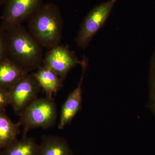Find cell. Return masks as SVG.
Wrapping results in <instances>:
<instances>
[{
  "mask_svg": "<svg viewBox=\"0 0 155 155\" xmlns=\"http://www.w3.org/2000/svg\"><path fill=\"white\" fill-rule=\"evenodd\" d=\"M27 22V30L43 48L49 50L61 44L64 22L58 5L43 4Z\"/></svg>",
  "mask_w": 155,
  "mask_h": 155,
  "instance_id": "6da1fadb",
  "label": "cell"
},
{
  "mask_svg": "<svg viewBox=\"0 0 155 155\" xmlns=\"http://www.w3.org/2000/svg\"><path fill=\"white\" fill-rule=\"evenodd\" d=\"M7 32L8 58L28 72L41 66L43 48L27 29L20 25Z\"/></svg>",
  "mask_w": 155,
  "mask_h": 155,
  "instance_id": "7a4b0ae2",
  "label": "cell"
},
{
  "mask_svg": "<svg viewBox=\"0 0 155 155\" xmlns=\"http://www.w3.org/2000/svg\"><path fill=\"white\" fill-rule=\"evenodd\" d=\"M19 116V122L23 127L22 137H24L31 129H46L54 125L57 118V106L53 98H37Z\"/></svg>",
  "mask_w": 155,
  "mask_h": 155,
  "instance_id": "3957f363",
  "label": "cell"
},
{
  "mask_svg": "<svg viewBox=\"0 0 155 155\" xmlns=\"http://www.w3.org/2000/svg\"><path fill=\"white\" fill-rule=\"evenodd\" d=\"M117 0L101 3L90 11L83 19L75 41L78 48L85 49L97 32L105 24Z\"/></svg>",
  "mask_w": 155,
  "mask_h": 155,
  "instance_id": "277c9868",
  "label": "cell"
},
{
  "mask_svg": "<svg viewBox=\"0 0 155 155\" xmlns=\"http://www.w3.org/2000/svg\"><path fill=\"white\" fill-rule=\"evenodd\" d=\"M43 4V0H7L1 16V26L8 31L27 21Z\"/></svg>",
  "mask_w": 155,
  "mask_h": 155,
  "instance_id": "5b68a950",
  "label": "cell"
},
{
  "mask_svg": "<svg viewBox=\"0 0 155 155\" xmlns=\"http://www.w3.org/2000/svg\"><path fill=\"white\" fill-rule=\"evenodd\" d=\"M41 89L33 74L28 73L19 80L9 91L10 105L15 113L19 116L37 98Z\"/></svg>",
  "mask_w": 155,
  "mask_h": 155,
  "instance_id": "8992f818",
  "label": "cell"
},
{
  "mask_svg": "<svg viewBox=\"0 0 155 155\" xmlns=\"http://www.w3.org/2000/svg\"><path fill=\"white\" fill-rule=\"evenodd\" d=\"M75 52L68 46L59 45L50 49L44 57L42 65L50 68L63 80L70 70L81 64Z\"/></svg>",
  "mask_w": 155,
  "mask_h": 155,
  "instance_id": "52a82bcc",
  "label": "cell"
},
{
  "mask_svg": "<svg viewBox=\"0 0 155 155\" xmlns=\"http://www.w3.org/2000/svg\"><path fill=\"white\" fill-rule=\"evenodd\" d=\"M87 65V59L84 57L80 64L82 69L80 80L77 87L70 93L62 106L60 122L58 126L59 129H64L66 125L71 122L81 109L82 101V85Z\"/></svg>",
  "mask_w": 155,
  "mask_h": 155,
  "instance_id": "ba28073f",
  "label": "cell"
},
{
  "mask_svg": "<svg viewBox=\"0 0 155 155\" xmlns=\"http://www.w3.org/2000/svg\"><path fill=\"white\" fill-rule=\"evenodd\" d=\"M28 73L9 58L4 59L0 62V88L9 91Z\"/></svg>",
  "mask_w": 155,
  "mask_h": 155,
  "instance_id": "9c48e42d",
  "label": "cell"
},
{
  "mask_svg": "<svg viewBox=\"0 0 155 155\" xmlns=\"http://www.w3.org/2000/svg\"><path fill=\"white\" fill-rule=\"evenodd\" d=\"M34 76L41 88L43 90L46 97L52 98L61 88L63 79L50 68L42 65L37 69Z\"/></svg>",
  "mask_w": 155,
  "mask_h": 155,
  "instance_id": "30bf717a",
  "label": "cell"
},
{
  "mask_svg": "<svg viewBox=\"0 0 155 155\" xmlns=\"http://www.w3.org/2000/svg\"><path fill=\"white\" fill-rule=\"evenodd\" d=\"M38 155H73L65 139L55 136H44L39 144Z\"/></svg>",
  "mask_w": 155,
  "mask_h": 155,
  "instance_id": "8fae6325",
  "label": "cell"
},
{
  "mask_svg": "<svg viewBox=\"0 0 155 155\" xmlns=\"http://www.w3.org/2000/svg\"><path fill=\"white\" fill-rule=\"evenodd\" d=\"M21 126L19 122H12L5 110H0V150L17 139Z\"/></svg>",
  "mask_w": 155,
  "mask_h": 155,
  "instance_id": "7c38bea8",
  "label": "cell"
},
{
  "mask_svg": "<svg viewBox=\"0 0 155 155\" xmlns=\"http://www.w3.org/2000/svg\"><path fill=\"white\" fill-rule=\"evenodd\" d=\"M39 144L34 139L26 137L16 140L2 150L0 155H38Z\"/></svg>",
  "mask_w": 155,
  "mask_h": 155,
  "instance_id": "4fadbf2b",
  "label": "cell"
},
{
  "mask_svg": "<svg viewBox=\"0 0 155 155\" xmlns=\"http://www.w3.org/2000/svg\"><path fill=\"white\" fill-rule=\"evenodd\" d=\"M148 107L155 115V48L150 62Z\"/></svg>",
  "mask_w": 155,
  "mask_h": 155,
  "instance_id": "5bb4252c",
  "label": "cell"
},
{
  "mask_svg": "<svg viewBox=\"0 0 155 155\" xmlns=\"http://www.w3.org/2000/svg\"><path fill=\"white\" fill-rule=\"evenodd\" d=\"M8 58L7 32L0 25V62Z\"/></svg>",
  "mask_w": 155,
  "mask_h": 155,
  "instance_id": "9a60e30c",
  "label": "cell"
},
{
  "mask_svg": "<svg viewBox=\"0 0 155 155\" xmlns=\"http://www.w3.org/2000/svg\"><path fill=\"white\" fill-rule=\"evenodd\" d=\"M9 105H10L9 91L0 88V110H5Z\"/></svg>",
  "mask_w": 155,
  "mask_h": 155,
  "instance_id": "2e32d148",
  "label": "cell"
},
{
  "mask_svg": "<svg viewBox=\"0 0 155 155\" xmlns=\"http://www.w3.org/2000/svg\"><path fill=\"white\" fill-rule=\"evenodd\" d=\"M7 0H0V6L5 5Z\"/></svg>",
  "mask_w": 155,
  "mask_h": 155,
  "instance_id": "e0dca14e",
  "label": "cell"
},
{
  "mask_svg": "<svg viewBox=\"0 0 155 155\" xmlns=\"http://www.w3.org/2000/svg\"><path fill=\"white\" fill-rule=\"evenodd\" d=\"M0 20H1V17H0Z\"/></svg>",
  "mask_w": 155,
  "mask_h": 155,
  "instance_id": "ac0fdd59",
  "label": "cell"
}]
</instances>
